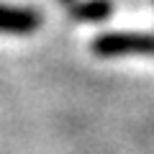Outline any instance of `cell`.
I'll list each match as a JSON object with an SVG mask.
<instances>
[{"instance_id":"6da1fadb","label":"cell","mask_w":154,"mask_h":154,"mask_svg":"<svg viewBox=\"0 0 154 154\" xmlns=\"http://www.w3.org/2000/svg\"><path fill=\"white\" fill-rule=\"evenodd\" d=\"M93 51L98 57H121V54H154L152 33H100L93 41Z\"/></svg>"},{"instance_id":"7a4b0ae2","label":"cell","mask_w":154,"mask_h":154,"mask_svg":"<svg viewBox=\"0 0 154 154\" xmlns=\"http://www.w3.org/2000/svg\"><path fill=\"white\" fill-rule=\"evenodd\" d=\"M41 26V16L28 8L0 5V33H31Z\"/></svg>"},{"instance_id":"3957f363","label":"cell","mask_w":154,"mask_h":154,"mask_svg":"<svg viewBox=\"0 0 154 154\" xmlns=\"http://www.w3.org/2000/svg\"><path fill=\"white\" fill-rule=\"evenodd\" d=\"M113 13L110 0H80L69 5V16L80 23H100Z\"/></svg>"},{"instance_id":"277c9868","label":"cell","mask_w":154,"mask_h":154,"mask_svg":"<svg viewBox=\"0 0 154 154\" xmlns=\"http://www.w3.org/2000/svg\"><path fill=\"white\" fill-rule=\"evenodd\" d=\"M62 3H67V5H72V0H62Z\"/></svg>"}]
</instances>
